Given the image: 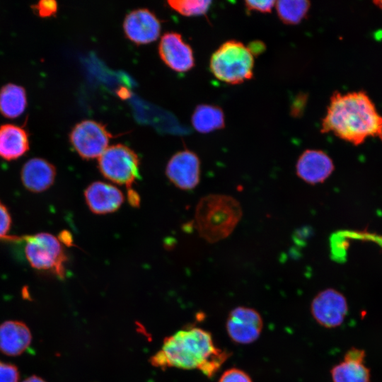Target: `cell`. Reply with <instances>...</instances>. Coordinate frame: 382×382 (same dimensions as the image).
<instances>
[{"mask_svg":"<svg viewBox=\"0 0 382 382\" xmlns=\"http://www.w3.org/2000/svg\"><path fill=\"white\" fill-rule=\"evenodd\" d=\"M228 357L227 351L215 345L209 332L190 327L166 337L160 349L149 361L154 367L163 370L167 368L197 369L211 378Z\"/></svg>","mask_w":382,"mask_h":382,"instance_id":"1","label":"cell"},{"mask_svg":"<svg viewBox=\"0 0 382 382\" xmlns=\"http://www.w3.org/2000/svg\"><path fill=\"white\" fill-rule=\"evenodd\" d=\"M381 127L382 117L364 92H335L322 120L321 132L357 145L369 137L378 135Z\"/></svg>","mask_w":382,"mask_h":382,"instance_id":"2","label":"cell"},{"mask_svg":"<svg viewBox=\"0 0 382 382\" xmlns=\"http://www.w3.org/2000/svg\"><path fill=\"white\" fill-rule=\"evenodd\" d=\"M239 202L233 197L219 194L202 198L195 210V224L201 237L215 243L228 237L242 216Z\"/></svg>","mask_w":382,"mask_h":382,"instance_id":"3","label":"cell"},{"mask_svg":"<svg viewBox=\"0 0 382 382\" xmlns=\"http://www.w3.org/2000/svg\"><path fill=\"white\" fill-rule=\"evenodd\" d=\"M209 69L218 80L231 85L240 84L253 76L254 55L242 42L230 40L212 54Z\"/></svg>","mask_w":382,"mask_h":382,"instance_id":"4","label":"cell"},{"mask_svg":"<svg viewBox=\"0 0 382 382\" xmlns=\"http://www.w3.org/2000/svg\"><path fill=\"white\" fill-rule=\"evenodd\" d=\"M21 240L24 243L25 258L32 267L52 272L60 278L64 277L66 257L62 243L57 237L48 233H39Z\"/></svg>","mask_w":382,"mask_h":382,"instance_id":"5","label":"cell"},{"mask_svg":"<svg viewBox=\"0 0 382 382\" xmlns=\"http://www.w3.org/2000/svg\"><path fill=\"white\" fill-rule=\"evenodd\" d=\"M98 159V168L108 180L124 185L127 191L139 175V158L128 146L117 144L110 146Z\"/></svg>","mask_w":382,"mask_h":382,"instance_id":"6","label":"cell"},{"mask_svg":"<svg viewBox=\"0 0 382 382\" xmlns=\"http://www.w3.org/2000/svg\"><path fill=\"white\" fill-rule=\"evenodd\" d=\"M112 137L105 125L92 120L77 123L69 134L72 147L83 159L98 158L108 147Z\"/></svg>","mask_w":382,"mask_h":382,"instance_id":"7","label":"cell"},{"mask_svg":"<svg viewBox=\"0 0 382 382\" xmlns=\"http://www.w3.org/2000/svg\"><path fill=\"white\" fill-rule=\"evenodd\" d=\"M311 312L315 320L326 328L340 326L348 312L345 297L333 289L320 291L312 300Z\"/></svg>","mask_w":382,"mask_h":382,"instance_id":"8","label":"cell"},{"mask_svg":"<svg viewBox=\"0 0 382 382\" xmlns=\"http://www.w3.org/2000/svg\"><path fill=\"white\" fill-rule=\"evenodd\" d=\"M226 328L228 335L233 342L248 345L259 338L262 330L263 321L256 310L238 306L229 313Z\"/></svg>","mask_w":382,"mask_h":382,"instance_id":"9","label":"cell"},{"mask_svg":"<svg viewBox=\"0 0 382 382\" xmlns=\"http://www.w3.org/2000/svg\"><path fill=\"white\" fill-rule=\"evenodd\" d=\"M170 181L181 190L195 188L200 179V161L194 152L185 149L175 154L166 168Z\"/></svg>","mask_w":382,"mask_h":382,"instance_id":"10","label":"cell"},{"mask_svg":"<svg viewBox=\"0 0 382 382\" xmlns=\"http://www.w3.org/2000/svg\"><path fill=\"white\" fill-rule=\"evenodd\" d=\"M161 28V23L156 15L146 8L131 11L123 23L126 37L137 45H145L156 40Z\"/></svg>","mask_w":382,"mask_h":382,"instance_id":"11","label":"cell"},{"mask_svg":"<svg viewBox=\"0 0 382 382\" xmlns=\"http://www.w3.org/2000/svg\"><path fill=\"white\" fill-rule=\"evenodd\" d=\"M158 53L163 62L175 71L185 72L195 65L192 48L178 33L168 32L161 37Z\"/></svg>","mask_w":382,"mask_h":382,"instance_id":"12","label":"cell"},{"mask_svg":"<svg viewBox=\"0 0 382 382\" xmlns=\"http://www.w3.org/2000/svg\"><path fill=\"white\" fill-rule=\"evenodd\" d=\"M333 170L334 165L330 157L324 151L317 149L304 151L296 165L297 175L312 185L325 181Z\"/></svg>","mask_w":382,"mask_h":382,"instance_id":"13","label":"cell"},{"mask_svg":"<svg viewBox=\"0 0 382 382\" xmlns=\"http://www.w3.org/2000/svg\"><path fill=\"white\" fill-rule=\"evenodd\" d=\"M86 202L96 214H106L117 210L125 197L117 187L100 181L89 185L84 192Z\"/></svg>","mask_w":382,"mask_h":382,"instance_id":"14","label":"cell"},{"mask_svg":"<svg viewBox=\"0 0 382 382\" xmlns=\"http://www.w3.org/2000/svg\"><path fill=\"white\" fill-rule=\"evenodd\" d=\"M55 176V167L41 158H33L26 161L21 172L23 186L33 192H41L48 189L53 184Z\"/></svg>","mask_w":382,"mask_h":382,"instance_id":"15","label":"cell"},{"mask_svg":"<svg viewBox=\"0 0 382 382\" xmlns=\"http://www.w3.org/2000/svg\"><path fill=\"white\" fill-rule=\"evenodd\" d=\"M365 352L362 349L352 348L340 363L331 369L333 382H369L370 371L364 364Z\"/></svg>","mask_w":382,"mask_h":382,"instance_id":"16","label":"cell"},{"mask_svg":"<svg viewBox=\"0 0 382 382\" xmlns=\"http://www.w3.org/2000/svg\"><path fill=\"white\" fill-rule=\"evenodd\" d=\"M32 340L28 327L17 320L0 324V352L8 356H18L29 347Z\"/></svg>","mask_w":382,"mask_h":382,"instance_id":"17","label":"cell"},{"mask_svg":"<svg viewBox=\"0 0 382 382\" xmlns=\"http://www.w3.org/2000/svg\"><path fill=\"white\" fill-rule=\"evenodd\" d=\"M29 137L25 129L13 124L0 126V158L13 161L29 150Z\"/></svg>","mask_w":382,"mask_h":382,"instance_id":"18","label":"cell"},{"mask_svg":"<svg viewBox=\"0 0 382 382\" xmlns=\"http://www.w3.org/2000/svg\"><path fill=\"white\" fill-rule=\"evenodd\" d=\"M27 107L25 89L15 83H7L0 88V113L14 119L21 115Z\"/></svg>","mask_w":382,"mask_h":382,"instance_id":"19","label":"cell"},{"mask_svg":"<svg viewBox=\"0 0 382 382\" xmlns=\"http://www.w3.org/2000/svg\"><path fill=\"white\" fill-rule=\"evenodd\" d=\"M193 127L199 132L209 133L224 128V114L221 108L213 105H199L192 116Z\"/></svg>","mask_w":382,"mask_h":382,"instance_id":"20","label":"cell"},{"mask_svg":"<svg viewBox=\"0 0 382 382\" xmlns=\"http://www.w3.org/2000/svg\"><path fill=\"white\" fill-rule=\"evenodd\" d=\"M310 6V2L305 0H279L274 6L279 19L288 25L300 23L307 16Z\"/></svg>","mask_w":382,"mask_h":382,"instance_id":"21","label":"cell"},{"mask_svg":"<svg viewBox=\"0 0 382 382\" xmlns=\"http://www.w3.org/2000/svg\"><path fill=\"white\" fill-rule=\"evenodd\" d=\"M211 1L170 0L168 4L178 13L185 16H199L206 13L210 7Z\"/></svg>","mask_w":382,"mask_h":382,"instance_id":"22","label":"cell"},{"mask_svg":"<svg viewBox=\"0 0 382 382\" xmlns=\"http://www.w3.org/2000/svg\"><path fill=\"white\" fill-rule=\"evenodd\" d=\"M218 382H253V381L244 371L231 368L222 374Z\"/></svg>","mask_w":382,"mask_h":382,"instance_id":"23","label":"cell"},{"mask_svg":"<svg viewBox=\"0 0 382 382\" xmlns=\"http://www.w3.org/2000/svg\"><path fill=\"white\" fill-rule=\"evenodd\" d=\"M32 7L33 11L42 18L50 17L57 11V3L54 0L40 1Z\"/></svg>","mask_w":382,"mask_h":382,"instance_id":"24","label":"cell"},{"mask_svg":"<svg viewBox=\"0 0 382 382\" xmlns=\"http://www.w3.org/2000/svg\"><path fill=\"white\" fill-rule=\"evenodd\" d=\"M19 372L16 366L0 360V382H18Z\"/></svg>","mask_w":382,"mask_h":382,"instance_id":"25","label":"cell"},{"mask_svg":"<svg viewBox=\"0 0 382 382\" xmlns=\"http://www.w3.org/2000/svg\"><path fill=\"white\" fill-rule=\"evenodd\" d=\"M276 1H245V6L248 11L270 13L275 6Z\"/></svg>","mask_w":382,"mask_h":382,"instance_id":"26","label":"cell"},{"mask_svg":"<svg viewBox=\"0 0 382 382\" xmlns=\"http://www.w3.org/2000/svg\"><path fill=\"white\" fill-rule=\"evenodd\" d=\"M11 219L7 208L0 202V239L8 238Z\"/></svg>","mask_w":382,"mask_h":382,"instance_id":"27","label":"cell"},{"mask_svg":"<svg viewBox=\"0 0 382 382\" xmlns=\"http://www.w3.org/2000/svg\"><path fill=\"white\" fill-rule=\"evenodd\" d=\"M127 199L129 203L132 207H137L139 206L140 197L138 193L133 189L127 191Z\"/></svg>","mask_w":382,"mask_h":382,"instance_id":"28","label":"cell"},{"mask_svg":"<svg viewBox=\"0 0 382 382\" xmlns=\"http://www.w3.org/2000/svg\"><path fill=\"white\" fill-rule=\"evenodd\" d=\"M359 238H369V239H371L372 241H374L377 243L382 245V236H376V235H374V234L366 233L364 236H361L360 234Z\"/></svg>","mask_w":382,"mask_h":382,"instance_id":"29","label":"cell"},{"mask_svg":"<svg viewBox=\"0 0 382 382\" xmlns=\"http://www.w3.org/2000/svg\"><path fill=\"white\" fill-rule=\"evenodd\" d=\"M22 382H46L42 378L37 376H32L29 378H25Z\"/></svg>","mask_w":382,"mask_h":382,"instance_id":"30","label":"cell"},{"mask_svg":"<svg viewBox=\"0 0 382 382\" xmlns=\"http://www.w3.org/2000/svg\"><path fill=\"white\" fill-rule=\"evenodd\" d=\"M374 4H376L378 7L382 9V1H374Z\"/></svg>","mask_w":382,"mask_h":382,"instance_id":"31","label":"cell"},{"mask_svg":"<svg viewBox=\"0 0 382 382\" xmlns=\"http://www.w3.org/2000/svg\"><path fill=\"white\" fill-rule=\"evenodd\" d=\"M378 136L380 137V138H381V140H382V127H381V131H380V132H379V134H378Z\"/></svg>","mask_w":382,"mask_h":382,"instance_id":"32","label":"cell"}]
</instances>
